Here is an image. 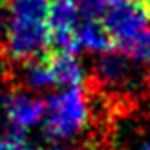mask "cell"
Instances as JSON below:
<instances>
[{
    "instance_id": "5b68a950",
    "label": "cell",
    "mask_w": 150,
    "mask_h": 150,
    "mask_svg": "<svg viewBox=\"0 0 150 150\" xmlns=\"http://www.w3.org/2000/svg\"><path fill=\"white\" fill-rule=\"evenodd\" d=\"M75 37H77V42L81 48L103 51V53L117 50L115 40L110 37V33L106 31V28L103 26L101 20L79 18L77 26H75Z\"/></svg>"
},
{
    "instance_id": "277c9868",
    "label": "cell",
    "mask_w": 150,
    "mask_h": 150,
    "mask_svg": "<svg viewBox=\"0 0 150 150\" xmlns=\"http://www.w3.org/2000/svg\"><path fill=\"white\" fill-rule=\"evenodd\" d=\"M2 106L9 123L20 128L37 125L46 112V103L39 97L28 93L26 90L11 86L2 95Z\"/></svg>"
},
{
    "instance_id": "3957f363",
    "label": "cell",
    "mask_w": 150,
    "mask_h": 150,
    "mask_svg": "<svg viewBox=\"0 0 150 150\" xmlns=\"http://www.w3.org/2000/svg\"><path fill=\"white\" fill-rule=\"evenodd\" d=\"M103 26L123 51L150 22V4L141 0H108L101 17Z\"/></svg>"
},
{
    "instance_id": "7a4b0ae2",
    "label": "cell",
    "mask_w": 150,
    "mask_h": 150,
    "mask_svg": "<svg viewBox=\"0 0 150 150\" xmlns=\"http://www.w3.org/2000/svg\"><path fill=\"white\" fill-rule=\"evenodd\" d=\"M50 29L46 20L11 17L6 46L0 57L9 64H18L48 53Z\"/></svg>"
},
{
    "instance_id": "8992f818",
    "label": "cell",
    "mask_w": 150,
    "mask_h": 150,
    "mask_svg": "<svg viewBox=\"0 0 150 150\" xmlns=\"http://www.w3.org/2000/svg\"><path fill=\"white\" fill-rule=\"evenodd\" d=\"M48 57H50V68L55 84L79 86L81 82L86 81L84 70H82L81 62L75 59V55H57L48 51Z\"/></svg>"
},
{
    "instance_id": "6da1fadb",
    "label": "cell",
    "mask_w": 150,
    "mask_h": 150,
    "mask_svg": "<svg viewBox=\"0 0 150 150\" xmlns=\"http://www.w3.org/2000/svg\"><path fill=\"white\" fill-rule=\"evenodd\" d=\"M90 119L88 92L70 86L66 92L55 93L46 101L44 130L50 139H70L84 128Z\"/></svg>"
},
{
    "instance_id": "52a82bcc",
    "label": "cell",
    "mask_w": 150,
    "mask_h": 150,
    "mask_svg": "<svg viewBox=\"0 0 150 150\" xmlns=\"http://www.w3.org/2000/svg\"><path fill=\"white\" fill-rule=\"evenodd\" d=\"M79 22L77 0H50L46 24L50 31H71Z\"/></svg>"
},
{
    "instance_id": "4fadbf2b",
    "label": "cell",
    "mask_w": 150,
    "mask_h": 150,
    "mask_svg": "<svg viewBox=\"0 0 150 150\" xmlns=\"http://www.w3.org/2000/svg\"><path fill=\"white\" fill-rule=\"evenodd\" d=\"M141 2H146V4H150V0H141Z\"/></svg>"
},
{
    "instance_id": "8fae6325",
    "label": "cell",
    "mask_w": 150,
    "mask_h": 150,
    "mask_svg": "<svg viewBox=\"0 0 150 150\" xmlns=\"http://www.w3.org/2000/svg\"><path fill=\"white\" fill-rule=\"evenodd\" d=\"M141 150H150V143H146V145H145L143 148H141Z\"/></svg>"
},
{
    "instance_id": "30bf717a",
    "label": "cell",
    "mask_w": 150,
    "mask_h": 150,
    "mask_svg": "<svg viewBox=\"0 0 150 150\" xmlns=\"http://www.w3.org/2000/svg\"><path fill=\"white\" fill-rule=\"evenodd\" d=\"M9 24H11V0H0V53L6 46Z\"/></svg>"
},
{
    "instance_id": "9c48e42d",
    "label": "cell",
    "mask_w": 150,
    "mask_h": 150,
    "mask_svg": "<svg viewBox=\"0 0 150 150\" xmlns=\"http://www.w3.org/2000/svg\"><path fill=\"white\" fill-rule=\"evenodd\" d=\"M0 150H28L26 137H24V128L9 125L6 136L0 139Z\"/></svg>"
},
{
    "instance_id": "ba28073f",
    "label": "cell",
    "mask_w": 150,
    "mask_h": 150,
    "mask_svg": "<svg viewBox=\"0 0 150 150\" xmlns=\"http://www.w3.org/2000/svg\"><path fill=\"white\" fill-rule=\"evenodd\" d=\"M130 59L137 62H150V29L141 31L128 46L123 50Z\"/></svg>"
},
{
    "instance_id": "7c38bea8",
    "label": "cell",
    "mask_w": 150,
    "mask_h": 150,
    "mask_svg": "<svg viewBox=\"0 0 150 150\" xmlns=\"http://www.w3.org/2000/svg\"><path fill=\"white\" fill-rule=\"evenodd\" d=\"M50 150H66V148H59V146H57V148H50Z\"/></svg>"
}]
</instances>
